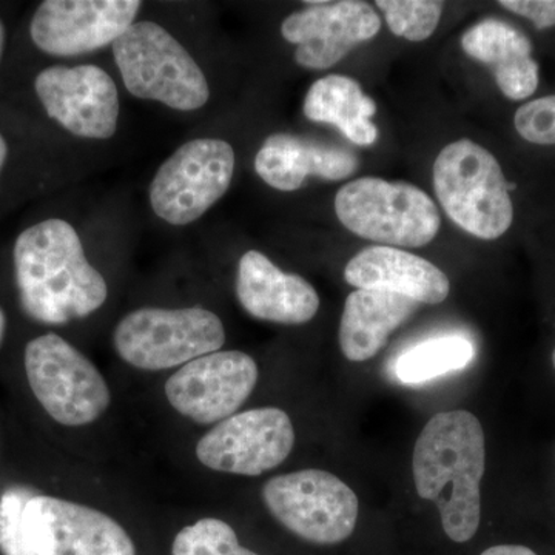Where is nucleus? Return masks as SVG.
Returning a JSON list of instances; mask_svg holds the SVG:
<instances>
[{
	"mask_svg": "<svg viewBox=\"0 0 555 555\" xmlns=\"http://www.w3.org/2000/svg\"><path fill=\"white\" fill-rule=\"evenodd\" d=\"M14 272L22 310L43 324H67L104 306L105 278L90 264L78 232L51 218L21 233L14 244Z\"/></svg>",
	"mask_w": 555,
	"mask_h": 555,
	"instance_id": "nucleus-1",
	"label": "nucleus"
},
{
	"mask_svg": "<svg viewBox=\"0 0 555 555\" xmlns=\"http://www.w3.org/2000/svg\"><path fill=\"white\" fill-rule=\"evenodd\" d=\"M485 433L467 411L441 412L427 422L414 449L416 494L436 503L452 542H469L481 520Z\"/></svg>",
	"mask_w": 555,
	"mask_h": 555,
	"instance_id": "nucleus-2",
	"label": "nucleus"
},
{
	"mask_svg": "<svg viewBox=\"0 0 555 555\" xmlns=\"http://www.w3.org/2000/svg\"><path fill=\"white\" fill-rule=\"evenodd\" d=\"M434 189L460 229L485 241L505 235L514 221L509 184L499 160L470 139L441 150L434 163Z\"/></svg>",
	"mask_w": 555,
	"mask_h": 555,
	"instance_id": "nucleus-3",
	"label": "nucleus"
},
{
	"mask_svg": "<svg viewBox=\"0 0 555 555\" xmlns=\"http://www.w3.org/2000/svg\"><path fill=\"white\" fill-rule=\"evenodd\" d=\"M112 47L124 86L134 98L160 102L179 112H193L207 104L210 87L203 69L156 22H134Z\"/></svg>",
	"mask_w": 555,
	"mask_h": 555,
	"instance_id": "nucleus-4",
	"label": "nucleus"
},
{
	"mask_svg": "<svg viewBox=\"0 0 555 555\" xmlns=\"http://www.w3.org/2000/svg\"><path fill=\"white\" fill-rule=\"evenodd\" d=\"M335 214L353 235L387 247L426 246L441 225L440 211L426 192L382 178L347 182L335 196Z\"/></svg>",
	"mask_w": 555,
	"mask_h": 555,
	"instance_id": "nucleus-5",
	"label": "nucleus"
},
{
	"mask_svg": "<svg viewBox=\"0 0 555 555\" xmlns=\"http://www.w3.org/2000/svg\"><path fill=\"white\" fill-rule=\"evenodd\" d=\"M224 343V324L203 308L138 309L122 318L113 334L118 356L142 371L184 366L218 352Z\"/></svg>",
	"mask_w": 555,
	"mask_h": 555,
	"instance_id": "nucleus-6",
	"label": "nucleus"
},
{
	"mask_svg": "<svg viewBox=\"0 0 555 555\" xmlns=\"http://www.w3.org/2000/svg\"><path fill=\"white\" fill-rule=\"evenodd\" d=\"M24 361L33 393L61 425H90L107 411L112 401L107 382L67 339L56 334L31 339Z\"/></svg>",
	"mask_w": 555,
	"mask_h": 555,
	"instance_id": "nucleus-7",
	"label": "nucleus"
},
{
	"mask_svg": "<svg viewBox=\"0 0 555 555\" xmlns=\"http://www.w3.org/2000/svg\"><path fill=\"white\" fill-rule=\"evenodd\" d=\"M262 500L284 528L306 542L338 545L356 531L358 496L326 470L302 469L270 478Z\"/></svg>",
	"mask_w": 555,
	"mask_h": 555,
	"instance_id": "nucleus-8",
	"label": "nucleus"
},
{
	"mask_svg": "<svg viewBox=\"0 0 555 555\" xmlns=\"http://www.w3.org/2000/svg\"><path fill=\"white\" fill-rule=\"evenodd\" d=\"M233 173L235 152L229 142L193 139L156 171L150 184V204L163 221L188 225L225 195Z\"/></svg>",
	"mask_w": 555,
	"mask_h": 555,
	"instance_id": "nucleus-9",
	"label": "nucleus"
},
{
	"mask_svg": "<svg viewBox=\"0 0 555 555\" xmlns=\"http://www.w3.org/2000/svg\"><path fill=\"white\" fill-rule=\"evenodd\" d=\"M295 429L286 412L258 408L219 422L201 438L196 456L208 469L258 477L286 462Z\"/></svg>",
	"mask_w": 555,
	"mask_h": 555,
	"instance_id": "nucleus-10",
	"label": "nucleus"
},
{
	"mask_svg": "<svg viewBox=\"0 0 555 555\" xmlns=\"http://www.w3.org/2000/svg\"><path fill=\"white\" fill-rule=\"evenodd\" d=\"M258 378L254 358L240 350H218L178 369L166 383V396L179 414L210 425L235 414Z\"/></svg>",
	"mask_w": 555,
	"mask_h": 555,
	"instance_id": "nucleus-11",
	"label": "nucleus"
},
{
	"mask_svg": "<svg viewBox=\"0 0 555 555\" xmlns=\"http://www.w3.org/2000/svg\"><path fill=\"white\" fill-rule=\"evenodd\" d=\"M24 521L36 555H137L130 535L118 521L68 500L31 496Z\"/></svg>",
	"mask_w": 555,
	"mask_h": 555,
	"instance_id": "nucleus-12",
	"label": "nucleus"
},
{
	"mask_svg": "<svg viewBox=\"0 0 555 555\" xmlns=\"http://www.w3.org/2000/svg\"><path fill=\"white\" fill-rule=\"evenodd\" d=\"M138 0H46L33 16V43L51 56L72 57L104 49L129 30Z\"/></svg>",
	"mask_w": 555,
	"mask_h": 555,
	"instance_id": "nucleus-13",
	"label": "nucleus"
},
{
	"mask_svg": "<svg viewBox=\"0 0 555 555\" xmlns=\"http://www.w3.org/2000/svg\"><path fill=\"white\" fill-rule=\"evenodd\" d=\"M47 115L75 137L109 139L119 120V93L115 80L98 65L50 67L35 80Z\"/></svg>",
	"mask_w": 555,
	"mask_h": 555,
	"instance_id": "nucleus-14",
	"label": "nucleus"
},
{
	"mask_svg": "<svg viewBox=\"0 0 555 555\" xmlns=\"http://www.w3.org/2000/svg\"><path fill=\"white\" fill-rule=\"evenodd\" d=\"M305 3V10L291 14L281 25L283 38L297 46L295 61L302 68L334 67L382 28L377 11L361 0Z\"/></svg>",
	"mask_w": 555,
	"mask_h": 555,
	"instance_id": "nucleus-15",
	"label": "nucleus"
},
{
	"mask_svg": "<svg viewBox=\"0 0 555 555\" xmlns=\"http://www.w3.org/2000/svg\"><path fill=\"white\" fill-rule=\"evenodd\" d=\"M236 297L248 315L287 326L309 323L320 309V297L308 280L283 272L258 250L240 259Z\"/></svg>",
	"mask_w": 555,
	"mask_h": 555,
	"instance_id": "nucleus-16",
	"label": "nucleus"
},
{
	"mask_svg": "<svg viewBox=\"0 0 555 555\" xmlns=\"http://www.w3.org/2000/svg\"><path fill=\"white\" fill-rule=\"evenodd\" d=\"M345 280L360 291L390 292L420 305H440L451 292L443 270L397 247L372 246L347 262Z\"/></svg>",
	"mask_w": 555,
	"mask_h": 555,
	"instance_id": "nucleus-17",
	"label": "nucleus"
},
{
	"mask_svg": "<svg viewBox=\"0 0 555 555\" xmlns=\"http://www.w3.org/2000/svg\"><path fill=\"white\" fill-rule=\"evenodd\" d=\"M360 166L352 150L291 133L266 139L255 156V170L270 188L295 192L308 177L343 181Z\"/></svg>",
	"mask_w": 555,
	"mask_h": 555,
	"instance_id": "nucleus-18",
	"label": "nucleus"
},
{
	"mask_svg": "<svg viewBox=\"0 0 555 555\" xmlns=\"http://www.w3.org/2000/svg\"><path fill=\"white\" fill-rule=\"evenodd\" d=\"M467 56L488 65L500 91L511 101H524L539 87V65L528 36L509 22L488 17L463 35Z\"/></svg>",
	"mask_w": 555,
	"mask_h": 555,
	"instance_id": "nucleus-19",
	"label": "nucleus"
},
{
	"mask_svg": "<svg viewBox=\"0 0 555 555\" xmlns=\"http://www.w3.org/2000/svg\"><path fill=\"white\" fill-rule=\"evenodd\" d=\"M418 308L420 302L403 295L357 288L346 299L339 324L343 356L353 363L377 357L390 334Z\"/></svg>",
	"mask_w": 555,
	"mask_h": 555,
	"instance_id": "nucleus-20",
	"label": "nucleus"
},
{
	"mask_svg": "<svg viewBox=\"0 0 555 555\" xmlns=\"http://www.w3.org/2000/svg\"><path fill=\"white\" fill-rule=\"evenodd\" d=\"M306 118L312 122L331 124L357 145L374 144L378 129L372 122L377 104L349 76L331 75L318 79L305 100Z\"/></svg>",
	"mask_w": 555,
	"mask_h": 555,
	"instance_id": "nucleus-21",
	"label": "nucleus"
},
{
	"mask_svg": "<svg viewBox=\"0 0 555 555\" xmlns=\"http://www.w3.org/2000/svg\"><path fill=\"white\" fill-rule=\"evenodd\" d=\"M474 346L469 339L449 335L420 343L397 360L396 374L403 383L429 382V379L460 371L473 361Z\"/></svg>",
	"mask_w": 555,
	"mask_h": 555,
	"instance_id": "nucleus-22",
	"label": "nucleus"
},
{
	"mask_svg": "<svg viewBox=\"0 0 555 555\" xmlns=\"http://www.w3.org/2000/svg\"><path fill=\"white\" fill-rule=\"evenodd\" d=\"M389 30L411 42L429 39L440 24L444 3L437 0H378Z\"/></svg>",
	"mask_w": 555,
	"mask_h": 555,
	"instance_id": "nucleus-23",
	"label": "nucleus"
},
{
	"mask_svg": "<svg viewBox=\"0 0 555 555\" xmlns=\"http://www.w3.org/2000/svg\"><path fill=\"white\" fill-rule=\"evenodd\" d=\"M173 555H259L240 545L232 526L218 518H203L175 537Z\"/></svg>",
	"mask_w": 555,
	"mask_h": 555,
	"instance_id": "nucleus-24",
	"label": "nucleus"
},
{
	"mask_svg": "<svg viewBox=\"0 0 555 555\" xmlns=\"http://www.w3.org/2000/svg\"><path fill=\"white\" fill-rule=\"evenodd\" d=\"M31 491L10 488L0 496V553L3 555H36L25 532V506Z\"/></svg>",
	"mask_w": 555,
	"mask_h": 555,
	"instance_id": "nucleus-25",
	"label": "nucleus"
},
{
	"mask_svg": "<svg viewBox=\"0 0 555 555\" xmlns=\"http://www.w3.org/2000/svg\"><path fill=\"white\" fill-rule=\"evenodd\" d=\"M517 133L537 145H555V94L526 102L514 118Z\"/></svg>",
	"mask_w": 555,
	"mask_h": 555,
	"instance_id": "nucleus-26",
	"label": "nucleus"
},
{
	"mask_svg": "<svg viewBox=\"0 0 555 555\" xmlns=\"http://www.w3.org/2000/svg\"><path fill=\"white\" fill-rule=\"evenodd\" d=\"M499 5L531 21L537 30L555 27V0H502Z\"/></svg>",
	"mask_w": 555,
	"mask_h": 555,
	"instance_id": "nucleus-27",
	"label": "nucleus"
},
{
	"mask_svg": "<svg viewBox=\"0 0 555 555\" xmlns=\"http://www.w3.org/2000/svg\"><path fill=\"white\" fill-rule=\"evenodd\" d=\"M480 555H537L534 551L529 547L520 545H499L489 547Z\"/></svg>",
	"mask_w": 555,
	"mask_h": 555,
	"instance_id": "nucleus-28",
	"label": "nucleus"
},
{
	"mask_svg": "<svg viewBox=\"0 0 555 555\" xmlns=\"http://www.w3.org/2000/svg\"><path fill=\"white\" fill-rule=\"evenodd\" d=\"M7 156H9V145H7L5 138L0 134V171L3 169V164H5Z\"/></svg>",
	"mask_w": 555,
	"mask_h": 555,
	"instance_id": "nucleus-29",
	"label": "nucleus"
},
{
	"mask_svg": "<svg viewBox=\"0 0 555 555\" xmlns=\"http://www.w3.org/2000/svg\"><path fill=\"white\" fill-rule=\"evenodd\" d=\"M7 320L5 313L0 309V346H2L3 335H5Z\"/></svg>",
	"mask_w": 555,
	"mask_h": 555,
	"instance_id": "nucleus-30",
	"label": "nucleus"
},
{
	"mask_svg": "<svg viewBox=\"0 0 555 555\" xmlns=\"http://www.w3.org/2000/svg\"><path fill=\"white\" fill-rule=\"evenodd\" d=\"M3 46H5V28H3L2 21H0V56H2Z\"/></svg>",
	"mask_w": 555,
	"mask_h": 555,
	"instance_id": "nucleus-31",
	"label": "nucleus"
},
{
	"mask_svg": "<svg viewBox=\"0 0 555 555\" xmlns=\"http://www.w3.org/2000/svg\"><path fill=\"white\" fill-rule=\"evenodd\" d=\"M553 364H554V369H555V349H554V352H553Z\"/></svg>",
	"mask_w": 555,
	"mask_h": 555,
	"instance_id": "nucleus-32",
	"label": "nucleus"
}]
</instances>
